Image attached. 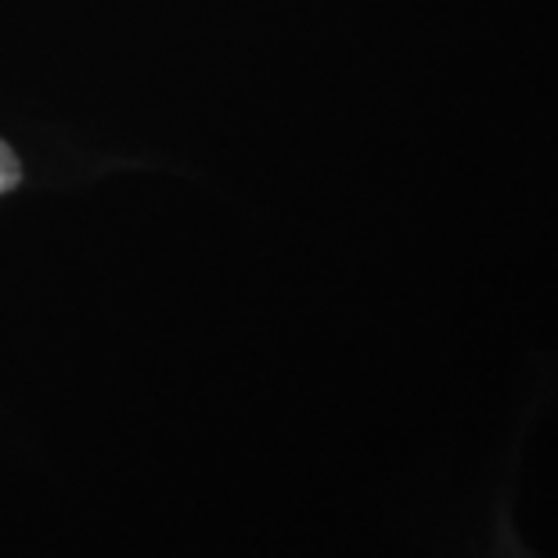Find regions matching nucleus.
<instances>
[{"label": "nucleus", "mask_w": 558, "mask_h": 558, "mask_svg": "<svg viewBox=\"0 0 558 558\" xmlns=\"http://www.w3.org/2000/svg\"><path fill=\"white\" fill-rule=\"evenodd\" d=\"M19 181H22L19 156L4 145V141H0V195L11 192V187H19Z\"/></svg>", "instance_id": "1"}]
</instances>
